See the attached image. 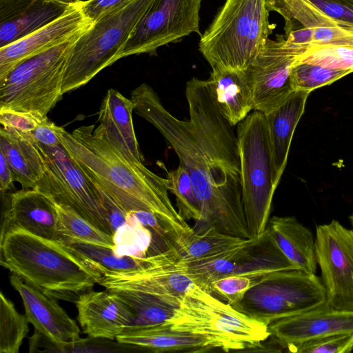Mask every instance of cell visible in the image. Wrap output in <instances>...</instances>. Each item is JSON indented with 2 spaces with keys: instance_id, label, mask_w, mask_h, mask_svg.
Wrapping results in <instances>:
<instances>
[{
  "instance_id": "obj_1",
  "label": "cell",
  "mask_w": 353,
  "mask_h": 353,
  "mask_svg": "<svg viewBox=\"0 0 353 353\" xmlns=\"http://www.w3.org/2000/svg\"><path fill=\"white\" fill-rule=\"evenodd\" d=\"M185 97L188 120L171 114L147 83L134 89L130 99L135 112L160 132L188 171L201 205L202 222L222 233L249 239L234 126L220 112L206 80H189Z\"/></svg>"
},
{
  "instance_id": "obj_2",
  "label": "cell",
  "mask_w": 353,
  "mask_h": 353,
  "mask_svg": "<svg viewBox=\"0 0 353 353\" xmlns=\"http://www.w3.org/2000/svg\"><path fill=\"white\" fill-rule=\"evenodd\" d=\"M61 143L86 176L126 213L145 210L158 215L177 242L194 230L174 208L165 179L117 150L99 127L83 125L72 133L60 127Z\"/></svg>"
},
{
  "instance_id": "obj_3",
  "label": "cell",
  "mask_w": 353,
  "mask_h": 353,
  "mask_svg": "<svg viewBox=\"0 0 353 353\" xmlns=\"http://www.w3.org/2000/svg\"><path fill=\"white\" fill-rule=\"evenodd\" d=\"M0 264L46 296L74 303L102 276L59 241L20 229L1 237Z\"/></svg>"
},
{
  "instance_id": "obj_4",
  "label": "cell",
  "mask_w": 353,
  "mask_h": 353,
  "mask_svg": "<svg viewBox=\"0 0 353 353\" xmlns=\"http://www.w3.org/2000/svg\"><path fill=\"white\" fill-rule=\"evenodd\" d=\"M269 12L267 0H226L199 43L211 68L245 70L273 31Z\"/></svg>"
},
{
  "instance_id": "obj_5",
  "label": "cell",
  "mask_w": 353,
  "mask_h": 353,
  "mask_svg": "<svg viewBox=\"0 0 353 353\" xmlns=\"http://www.w3.org/2000/svg\"><path fill=\"white\" fill-rule=\"evenodd\" d=\"M164 323L173 330L214 338L225 352L259 348L271 335L268 324L239 312L197 285L187 292Z\"/></svg>"
},
{
  "instance_id": "obj_6",
  "label": "cell",
  "mask_w": 353,
  "mask_h": 353,
  "mask_svg": "<svg viewBox=\"0 0 353 353\" xmlns=\"http://www.w3.org/2000/svg\"><path fill=\"white\" fill-rule=\"evenodd\" d=\"M242 202L250 238L267 229L276 179L265 114L254 110L237 124Z\"/></svg>"
},
{
  "instance_id": "obj_7",
  "label": "cell",
  "mask_w": 353,
  "mask_h": 353,
  "mask_svg": "<svg viewBox=\"0 0 353 353\" xmlns=\"http://www.w3.org/2000/svg\"><path fill=\"white\" fill-rule=\"evenodd\" d=\"M81 33L22 60L0 79V110L46 117L62 98L68 55Z\"/></svg>"
},
{
  "instance_id": "obj_8",
  "label": "cell",
  "mask_w": 353,
  "mask_h": 353,
  "mask_svg": "<svg viewBox=\"0 0 353 353\" xmlns=\"http://www.w3.org/2000/svg\"><path fill=\"white\" fill-rule=\"evenodd\" d=\"M152 0H134L103 17L73 43L64 73L63 93L85 85L117 56Z\"/></svg>"
},
{
  "instance_id": "obj_9",
  "label": "cell",
  "mask_w": 353,
  "mask_h": 353,
  "mask_svg": "<svg viewBox=\"0 0 353 353\" xmlns=\"http://www.w3.org/2000/svg\"><path fill=\"white\" fill-rule=\"evenodd\" d=\"M326 301L321 279L314 273L292 269L271 272L254 284L232 306L269 324L294 316Z\"/></svg>"
},
{
  "instance_id": "obj_10",
  "label": "cell",
  "mask_w": 353,
  "mask_h": 353,
  "mask_svg": "<svg viewBox=\"0 0 353 353\" xmlns=\"http://www.w3.org/2000/svg\"><path fill=\"white\" fill-rule=\"evenodd\" d=\"M35 143L42 157L44 172L34 188L56 203L69 207L114 237L99 188L86 176L62 145L48 147Z\"/></svg>"
},
{
  "instance_id": "obj_11",
  "label": "cell",
  "mask_w": 353,
  "mask_h": 353,
  "mask_svg": "<svg viewBox=\"0 0 353 353\" xmlns=\"http://www.w3.org/2000/svg\"><path fill=\"white\" fill-rule=\"evenodd\" d=\"M202 0H152L117 56L156 54L157 48L196 32Z\"/></svg>"
},
{
  "instance_id": "obj_12",
  "label": "cell",
  "mask_w": 353,
  "mask_h": 353,
  "mask_svg": "<svg viewBox=\"0 0 353 353\" xmlns=\"http://www.w3.org/2000/svg\"><path fill=\"white\" fill-rule=\"evenodd\" d=\"M315 247L325 303L334 310L353 312V230L336 220L319 225Z\"/></svg>"
},
{
  "instance_id": "obj_13",
  "label": "cell",
  "mask_w": 353,
  "mask_h": 353,
  "mask_svg": "<svg viewBox=\"0 0 353 353\" xmlns=\"http://www.w3.org/2000/svg\"><path fill=\"white\" fill-rule=\"evenodd\" d=\"M306 48L288 42L284 35L270 39L245 70L253 96V110L265 114L295 91L290 72Z\"/></svg>"
},
{
  "instance_id": "obj_14",
  "label": "cell",
  "mask_w": 353,
  "mask_h": 353,
  "mask_svg": "<svg viewBox=\"0 0 353 353\" xmlns=\"http://www.w3.org/2000/svg\"><path fill=\"white\" fill-rule=\"evenodd\" d=\"M176 247L155 255L153 264L128 272H108L98 283L109 290L128 289L159 297L176 307L183 296L196 284L178 265Z\"/></svg>"
},
{
  "instance_id": "obj_15",
  "label": "cell",
  "mask_w": 353,
  "mask_h": 353,
  "mask_svg": "<svg viewBox=\"0 0 353 353\" xmlns=\"http://www.w3.org/2000/svg\"><path fill=\"white\" fill-rule=\"evenodd\" d=\"M269 331L280 347L313 338L353 333V312L334 310L325 302L304 312L275 320Z\"/></svg>"
},
{
  "instance_id": "obj_16",
  "label": "cell",
  "mask_w": 353,
  "mask_h": 353,
  "mask_svg": "<svg viewBox=\"0 0 353 353\" xmlns=\"http://www.w3.org/2000/svg\"><path fill=\"white\" fill-rule=\"evenodd\" d=\"M78 321L83 332L91 339H116L134 316L127 303L113 290H90L81 294L75 302Z\"/></svg>"
},
{
  "instance_id": "obj_17",
  "label": "cell",
  "mask_w": 353,
  "mask_h": 353,
  "mask_svg": "<svg viewBox=\"0 0 353 353\" xmlns=\"http://www.w3.org/2000/svg\"><path fill=\"white\" fill-rule=\"evenodd\" d=\"M80 0H0V48L31 34L76 7Z\"/></svg>"
},
{
  "instance_id": "obj_18",
  "label": "cell",
  "mask_w": 353,
  "mask_h": 353,
  "mask_svg": "<svg viewBox=\"0 0 353 353\" xmlns=\"http://www.w3.org/2000/svg\"><path fill=\"white\" fill-rule=\"evenodd\" d=\"M59 217L55 202L31 188L14 192L3 214L1 237L8 231L20 229L35 236L58 241Z\"/></svg>"
},
{
  "instance_id": "obj_19",
  "label": "cell",
  "mask_w": 353,
  "mask_h": 353,
  "mask_svg": "<svg viewBox=\"0 0 353 353\" xmlns=\"http://www.w3.org/2000/svg\"><path fill=\"white\" fill-rule=\"evenodd\" d=\"M12 286L23 301L25 314L35 330L60 346L80 339V330L57 300L49 297L14 274L10 276Z\"/></svg>"
},
{
  "instance_id": "obj_20",
  "label": "cell",
  "mask_w": 353,
  "mask_h": 353,
  "mask_svg": "<svg viewBox=\"0 0 353 353\" xmlns=\"http://www.w3.org/2000/svg\"><path fill=\"white\" fill-rule=\"evenodd\" d=\"M80 1L64 15L31 34L0 48V79L22 60L48 50L81 33L91 26Z\"/></svg>"
},
{
  "instance_id": "obj_21",
  "label": "cell",
  "mask_w": 353,
  "mask_h": 353,
  "mask_svg": "<svg viewBox=\"0 0 353 353\" xmlns=\"http://www.w3.org/2000/svg\"><path fill=\"white\" fill-rule=\"evenodd\" d=\"M119 343L155 352H206L223 351L214 338L172 329L165 323L148 326H129L117 338Z\"/></svg>"
},
{
  "instance_id": "obj_22",
  "label": "cell",
  "mask_w": 353,
  "mask_h": 353,
  "mask_svg": "<svg viewBox=\"0 0 353 353\" xmlns=\"http://www.w3.org/2000/svg\"><path fill=\"white\" fill-rule=\"evenodd\" d=\"M134 105L130 99L109 89L99 112L98 125L106 139L128 159L143 163L132 121Z\"/></svg>"
},
{
  "instance_id": "obj_23",
  "label": "cell",
  "mask_w": 353,
  "mask_h": 353,
  "mask_svg": "<svg viewBox=\"0 0 353 353\" xmlns=\"http://www.w3.org/2000/svg\"><path fill=\"white\" fill-rule=\"evenodd\" d=\"M206 81L220 112L232 126L253 110L252 92L245 70L214 67Z\"/></svg>"
},
{
  "instance_id": "obj_24",
  "label": "cell",
  "mask_w": 353,
  "mask_h": 353,
  "mask_svg": "<svg viewBox=\"0 0 353 353\" xmlns=\"http://www.w3.org/2000/svg\"><path fill=\"white\" fill-rule=\"evenodd\" d=\"M267 230L276 245L298 270L315 274V237L294 216H273Z\"/></svg>"
},
{
  "instance_id": "obj_25",
  "label": "cell",
  "mask_w": 353,
  "mask_h": 353,
  "mask_svg": "<svg viewBox=\"0 0 353 353\" xmlns=\"http://www.w3.org/2000/svg\"><path fill=\"white\" fill-rule=\"evenodd\" d=\"M310 93L295 90L281 105L265 114L276 176L279 181L287 163L293 133L303 114Z\"/></svg>"
},
{
  "instance_id": "obj_26",
  "label": "cell",
  "mask_w": 353,
  "mask_h": 353,
  "mask_svg": "<svg viewBox=\"0 0 353 353\" xmlns=\"http://www.w3.org/2000/svg\"><path fill=\"white\" fill-rule=\"evenodd\" d=\"M0 152L10 165L14 181L22 189L34 188L43 174L44 165L31 134L1 128Z\"/></svg>"
},
{
  "instance_id": "obj_27",
  "label": "cell",
  "mask_w": 353,
  "mask_h": 353,
  "mask_svg": "<svg viewBox=\"0 0 353 353\" xmlns=\"http://www.w3.org/2000/svg\"><path fill=\"white\" fill-rule=\"evenodd\" d=\"M70 252L102 275L108 272H128L145 268L154 261V256L139 257L118 254L113 248L66 236L58 240Z\"/></svg>"
},
{
  "instance_id": "obj_28",
  "label": "cell",
  "mask_w": 353,
  "mask_h": 353,
  "mask_svg": "<svg viewBox=\"0 0 353 353\" xmlns=\"http://www.w3.org/2000/svg\"><path fill=\"white\" fill-rule=\"evenodd\" d=\"M245 239L219 232L209 226L200 232H194L181 238L176 244L181 261H192L223 252Z\"/></svg>"
},
{
  "instance_id": "obj_29",
  "label": "cell",
  "mask_w": 353,
  "mask_h": 353,
  "mask_svg": "<svg viewBox=\"0 0 353 353\" xmlns=\"http://www.w3.org/2000/svg\"><path fill=\"white\" fill-rule=\"evenodd\" d=\"M111 290L114 291L130 307L134 316L132 326L163 323L171 318L175 308L163 299L143 292L128 289Z\"/></svg>"
},
{
  "instance_id": "obj_30",
  "label": "cell",
  "mask_w": 353,
  "mask_h": 353,
  "mask_svg": "<svg viewBox=\"0 0 353 353\" xmlns=\"http://www.w3.org/2000/svg\"><path fill=\"white\" fill-rule=\"evenodd\" d=\"M58 212V230L61 236L115 248L114 237L107 234L68 206L56 203Z\"/></svg>"
},
{
  "instance_id": "obj_31",
  "label": "cell",
  "mask_w": 353,
  "mask_h": 353,
  "mask_svg": "<svg viewBox=\"0 0 353 353\" xmlns=\"http://www.w3.org/2000/svg\"><path fill=\"white\" fill-rule=\"evenodd\" d=\"M30 323L26 314H21L14 303L0 294V352L17 353L26 337Z\"/></svg>"
},
{
  "instance_id": "obj_32",
  "label": "cell",
  "mask_w": 353,
  "mask_h": 353,
  "mask_svg": "<svg viewBox=\"0 0 353 353\" xmlns=\"http://www.w3.org/2000/svg\"><path fill=\"white\" fill-rule=\"evenodd\" d=\"M165 183L168 190L176 196L178 212L184 220L202 222L201 208L192 180L185 168L179 164L174 170L167 172Z\"/></svg>"
},
{
  "instance_id": "obj_33",
  "label": "cell",
  "mask_w": 353,
  "mask_h": 353,
  "mask_svg": "<svg viewBox=\"0 0 353 353\" xmlns=\"http://www.w3.org/2000/svg\"><path fill=\"white\" fill-rule=\"evenodd\" d=\"M284 36L288 42L306 48L312 45H353V26L315 28L297 26Z\"/></svg>"
},
{
  "instance_id": "obj_34",
  "label": "cell",
  "mask_w": 353,
  "mask_h": 353,
  "mask_svg": "<svg viewBox=\"0 0 353 353\" xmlns=\"http://www.w3.org/2000/svg\"><path fill=\"white\" fill-rule=\"evenodd\" d=\"M351 72H353L297 61L291 69L290 79L294 90L311 92L318 88L330 85Z\"/></svg>"
},
{
  "instance_id": "obj_35",
  "label": "cell",
  "mask_w": 353,
  "mask_h": 353,
  "mask_svg": "<svg viewBox=\"0 0 353 353\" xmlns=\"http://www.w3.org/2000/svg\"><path fill=\"white\" fill-rule=\"evenodd\" d=\"M298 61L353 72V45H312L306 48Z\"/></svg>"
},
{
  "instance_id": "obj_36",
  "label": "cell",
  "mask_w": 353,
  "mask_h": 353,
  "mask_svg": "<svg viewBox=\"0 0 353 353\" xmlns=\"http://www.w3.org/2000/svg\"><path fill=\"white\" fill-rule=\"evenodd\" d=\"M352 350L353 333L313 338L288 348V351L296 353H350Z\"/></svg>"
},
{
  "instance_id": "obj_37",
  "label": "cell",
  "mask_w": 353,
  "mask_h": 353,
  "mask_svg": "<svg viewBox=\"0 0 353 353\" xmlns=\"http://www.w3.org/2000/svg\"><path fill=\"white\" fill-rule=\"evenodd\" d=\"M254 284V280L248 276L232 274L212 281L207 292L219 296L232 305L240 301Z\"/></svg>"
},
{
  "instance_id": "obj_38",
  "label": "cell",
  "mask_w": 353,
  "mask_h": 353,
  "mask_svg": "<svg viewBox=\"0 0 353 353\" xmlns=\"http://www.w3.org/2000/svg\"><path fill=\"white\" fill-rule=\"evenodd\" d=\"M46 117L12 110H0V123L2 128L27 134H31Z\"/></svg>"
},
{
  "instance_id": "obj_39",
  "label": "cell",
  "mask_w": 353,
  "mask_h": 353,
  "mask_svg": "<svg viewBox=\"0 0 353 353\" xmlns=\"http://www.w3.org/2000/svg\"><path fill=\"white\" fill-rule=\"evenodd\" d=\"M327 16L340 23L353 25V0H309Z\"/></svg>"
},
{
  "instance_id": "obj_40",
  "label": "cell",
  "mask_w": 353,
  "mask_h": 353,
  "mask_svg": "<svg viewBox=\"0 0 353 353\" xmlns=\"http://www.w3.org/2000/svg\"><path fill=\"white\" fill-rule=\"evenodd\" d=\"M134 0L80 1V8L85 19L93 23L114 10L125 6Z\"/></svg>"
},
{
  "instance_id": "obj_41",
  "label": "cell",
  "mask_w": 353,
  "mask_h": 353,
  "mask_svg": "<svg viewBox=\"0 0 353 353\" xmlns=\"http://www.w3.org/2000/svg\"><path fill=\"white\" fill-rule=\"evenodd\" d=\"M59 126L46 117L31 132V137L37 143L48 147L59 146L61 145L59 135Z\"/></svg>"
},
{
  "instance_id": "obj_42",
  "label": "cell",
  "mask_w": 353,
  "mask_h": 353,
  "mask_svg": "<svg viewBox=\"0 0 353 353\" xmlns=\"http://www.w3.org/2000/svg\"><path fill=\"white\" fill-rule=\"evenodd\" d=\"M100 191L103 198V205L106 210L110 223L115 236L119 229L128 225L127 213L108 195L102 190H100Z\"/></svg>"
},
{
  "instance_id": "obj_43",
  "label": "cell",
  "mask_w": 353,
  "mask_h": 353,
  "mask_svg": "<svg viewBox=\"0 0 353 353\" xmlns=\"http://www.w3.org/2000/svg\"><path fill=\"white\" fill-rule=\"evenodd\" d=\"M14 181L12 171L4 155L0 152V190L5 192L13 188Z\"/></svg>"
},
{
  "instance_id": "obj_44",
  "label": "cell",
  "mask_w": 353,
  "mask_h": 353,
  "mask_svg": "<svg viewBox=\"0 0 353 353\" xmlns=\"http://www.w3.org/2000/svg\"><path fill=\"white\" fill-rule=\"evenodd\" d=\"M63 1H69V2H76L79 0H63Z\"/></svg>"
}]
</instances>
